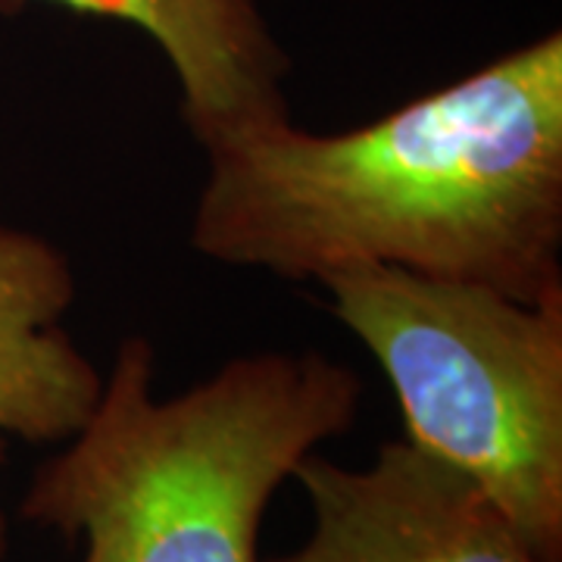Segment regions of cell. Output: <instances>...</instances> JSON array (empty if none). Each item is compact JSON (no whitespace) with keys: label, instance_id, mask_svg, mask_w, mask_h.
I'll use <instances>...</instances> for the list:
<instances>
[{"label":"cell","instance_id":"1","mask_svg":"<svg viewBox=\"0 0 562 562\" xmlns=\"http://www.w3.org/2000/svg\"><path fill=\"white\" fill-rule=\"evenodd\" d=\"M206 260L288 281L387 266L522 301L562 291V35L509 50L382 120H291L206 154Z\"/></svg>","mask_w":562,"mask_h":562},{"label":"cell","instance_id":"2","mask_svg":"<svg viewBox=\"0 0 562 562\" xmlns=\"http://www.w3.org/2000/svg\"><path fill=\"white\" fill-rule=\"evenodd\" d=\"M360 401V375L319 350L244 353L160 401L157 350L132 335L72 443L35 472L22 519L85 538V562H262L269 501Z\"/></svg>","mask_w":562,"mask_h":562},{"label":"cell","instance_id":"3","mask_svg":"<svg viewBox=\"0 0 562 562\" xmlns=\"http://www.w3.org/2000/svg\"><path fill=\"white\" fill-rule=\"evenodd\" d=\"M382 366L406 425L497 503L541 562H562V291L522 301L387 266L319 281Z\"/></svg>","mask_w":562,"mask_h":562},{"label":"cell","instance_id":"4","mask_svg":"<svg viewBox=\"0 0 562 562\" xmlns=\"http://www.w3.org/2000/svg\"><path fill=\"white\" fill-rule=\"evenodd\" d=\"M294 479L313 535L272 562H541L479 484L406 438L366 469L310 453Z\"/></svg>","mask_w":562,"mask_h":562},{"label":"cell","instance_id":"5","mask_svg":"<svg viewBox=\"0 0 562 562\" xmlns=\"http://www.w3.org/2000/svg\"><path fill=\"white\" fill-rule=\"evenodd\" d=\"M32 3L144 32L172 66L181 120L206 154L291 120L284 94L291 60L257 0H0V13L13 16Z\"/></svg>","mask_w":562,"mask_h":562},{"label":"cell","instance_id":"6","mask_svg":"<svg viewBox=\"0 0 562 562\" xmlns=\"http://www.w3.org/2000/svg\"><path fill=\"white\" fill-rule=\"evenodd\" d=\"M76 297L66 250L0 225V465L10 441H69L101 397L103 375L63 325Z\"/></svg>","mask_w":562,"mask_h":562},{"label":"cell","instance_id":"7","mask_svg":"<svg viewBox=\"0 0 562 562\" xmlns=\"http://www.w3.org/2000/svg\"><path fill=\"white\" fill-rule=\"evenodd\" d=\"M7 538H10V528H7V513L0 509V560L7 553Z\"/></svg>","mask_w":562,"mask_h":562}]
</instances>
